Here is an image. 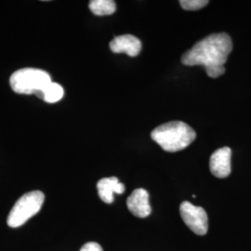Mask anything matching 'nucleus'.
Segmentation results:
<instances>
[{"label":"nucleus","mask_w":251,"mask_h":251,"mask_svg":"<svg viewBox=\"0 0 251 251\" xmlns=\"http://www.w3.org/2000/svg\"><path fill=\"white\" fill-rule=\"evenodd\" d=\"M232 50L233 42L229 35L212 34L183 54L181 63L187 66L203 65L209 77L217 78L225 74V63Z\"/></svg>","instance_id":"obj_1"},{"label":"nucleus","mask_w":251,"mask_h":251,"mask_svg":"<svg viewBox=\"0 0 251 251\" xmlns=\"http://www.w3.org/2000/svg\"><path fill=\"white\" fill-rule=\"evenodd\" d=\"M151 137L163 150L175 152L187 148L196 140L197 133L184 122L171 121L155 127Z\"/></svg>","instance_id":"obj_2"},{"label":"nucleus","mask_w":251,"mask_h":251,"mask_svg":"<svg viewBox=\"0 0 251 251\" xmlns=\"http://www.w3.org/2000/svg\"><path fill=\"white\" fill-rule=\"evenodd\" d=\"M52 82L50 75L43 70L36 68H24L13 73L9 84L13 91L19 94H36L42 98L47 86Z\"/></svg>","instance_id":"obj_3"},{"label":"nucleus","mask_w":251,"mask_h":251,"mask_svg":"<svg viewBox=\"0 0 251 251\" xmlns=\"http://www.w3.org/2000/svg\"><path fill=\"white\" fill-rule=\"evenodd\" d=\"M45 200V196L40 191H32L22 198L9 212L7 223L9 227L17 228L25 225L29 219L38 213Z\"/></svg>","instance_id":"obj_4"},{"label":"nucleus","mask_w":251,"mask_h":251,"mask_svg":"<svg viewBox=\"0 0 251 251\" xmlns=\"http://www.w3.org/2000/svg\"><path fill=\"white\" fill-rule=\"evenodd\" d=\"M179 213L184 222L194 233L198 235H205L208 230V218L206 210L184 201L179 206Z\"/></svg>","instance_id":"obj_5"},{"label":"nucleus","mask_w":251,"mask_h":251,"mask_svg":"<svg viewBox=\"0 0 251 251\" xmlns=\"http://www.w3.org/2000/svg\"><path fill=\"white\" fill-rule=\"evenodd\" d=\"M232 150L229 147H223L216 150L209 159V170L220 179H224L231 174Z\"/></svg>","instance_id":"obj_6"},{"label":"nucleus","mask_w":251,"mask_h":251,"mask_svg":"<svg viewBox=\"0 0 251 251\" xmlns=\"http://www.w3.org/2000/svg\"><path fill=\"white\" fill-rule=\"evenodd\" d=\"M126 206L128 210L138 218H146L152 212L149 203V194L145 189L134 190L127 198Z\"/></svg>","instance_id":"obj_7"},{"label":"nucleus","mask_w":251,"mask_h":251,"mask_svg":"<svg viewBox=\"0 0 251 251\" xmlns=\"http://www.w3.org/2000/svg\"><path fill=\"white\" fill-rule=\"evenodd\" d=\"M110 49L114 53H126L135 57L142 50V42L132 35H124L115 37L110 42Z\"/></svg>","instance_id":"obj_8"},{"label":"nucleus","mask_w":251,"mask_h":251,"mask_svg":"<svg viewBox=\"0 0 251 251\" xmlns=\"http://www.w3.org/2000/svg\"><path fill=\"white\" fill-rule=\"evenodd\" d=\"M97 189L100 198L106 204H112L115 199L114 194H123L125 192V185L117 177H110L100 179Z\"/></svg>","instance_id":"obj_9"},{"label":"nucleus","mask_w":251,"mask_h":251,"mask_svg":"<svg viewBox=\"0 0 251 251\" xmlns=\"http://www.w3.org/2000/svg\"><path fill=\"white\" fill-rule=\"evenodd\" d=\"M89 7L91 12L97 16L111 15L117 9L116 2L113 0H91Z\"/></svg>","instance_id":"obj_10"},{"label":"nucleus","mask_w":251,"mask_h":251,"mask_svg":"<svg viewBox=\"0 0 251 251\" xmlns=\"http://www.w3.org/2000/svg\"><path fill=\"white\" fill-rule=\"evenodd\" d=\"M63 95H64V90L63 87L57 83L50 82L43 91L41 99L44 100L46 102L54 103L62 100Z\"/></svg>","instance_id":"obj_11"},{"label":"nucleus","mask_w":251,"mask_h":251,"mask_svg":"<svg viewBox=\"0 0 251 251\" xmlns=\"http://www.w3.org/2000/svg\"><path fill=\"white\" fill-rule=\"evenodd\" d=\"M179 4L185 10H198L208 4L207 0H180Z\"/></svg>","instance_id":"obj_12"},{"label":"nucleus","mask_w":251,"mask_h":251,"mask_svg":"<svg viewBox=\"0 0 251 251\" xmlns=\"http://www.w3.org/2000/svg\"><path fill=\"white\" fill-rule=\"evenodd\" d=\"M80 251H103V250L98 243L89 242L81 248Z\"/></svg>","instance_id":"obj_13"}]
</instances>
